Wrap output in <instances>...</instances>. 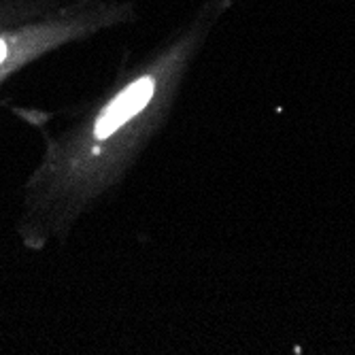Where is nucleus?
I'll use <instances>...</instances> for the list:
<instances>
[{"mask_svg": "<svg viewBox=\"0 0 355 355\" xmlns=\"http://www.w3.org/2000/svg\"><path fill=\"white\" fill-rule=\"evenodd\" d=\"M153 89L155 81L151 77H143L132 85H128L119 96H115V101L96 121V139L111 137L125 121H130L137 113H141L153 98Z\"/></svg>", "mask_w": 355, "mask_h": 355, "instance_id": "nucleus-1", "label": "nucleus"}, {"mask_svg": "<svg viewBox=\"0 0 355 355\" xmlns=\"http://www.w3.org/2000/svg\"><path fill=\"white\" fill-rule=\"evenodd\" d=\"M5 55H7V45H5V41L0 39V62L5 60Z\"/></svg>", "mask_w": 355, "mask_h": 355, "instance_id": "nucleus-2", "label": "nucleus"}]
</instances>
